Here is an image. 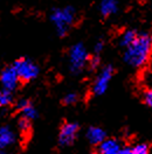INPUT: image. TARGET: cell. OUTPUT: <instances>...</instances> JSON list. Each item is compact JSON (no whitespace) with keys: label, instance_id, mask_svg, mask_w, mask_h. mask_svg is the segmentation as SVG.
<instances>
[{"label":"cell","instance_id":"52a82bcc","mask_svg":"<svg viewBox=\"0 0 152 154\" xmlns=\"http://www.w3.org/2000/svg\"><path fill=\"white\" fill-rule=\"evenodd\" d=\"M19 82L20 78L13 67L5 68L1 71V74H0V83H1V85H2L4 89L10 90V91L13 92L18 88Z\"/></svg>","mask_w":152,"mask_h":154},{"label":"cell","instance_id":"3957f363","mask_svg":"<svg viewBox=\"0 0 152 154\" xmlns=\"http://www.w3.org/2000/svg\"><path fill=\"white\" fill-rule=\"evenodd\" d=\"M89 54L83 43H75L69 49V69L71 74L78 75L88 66Z\"/></svg>","mask_w":152,"mask_h":154},{"label":"cell","instance_id":"9c48e42d","mask_svg":"<svg viewBox=\"0 0 152 154\" xmlns=\"http://www.w3.org/2000/svg\"><path fill=\"white\" fill-rule=\"evenodd\" d=\"M87 139L91 145H100L106 139V133L98 126H91L87 131Z\"/></svg>","mask_w":152,"mask_h":154},{"label":"cell","instance_id":"603a6c76","mask_svg":"<svg viewBox=\"0 0 152 154\" xmlns=\"http://www.w3.org/2000/svg\"><path fill=\"white\" fill-rule=\"evenodd\" d=\"M0 151H4V148H2V147H1V146H0Z\"/></svg>","mask_w":152,"mask_h":154},{"label":"cell","instance_id":"ac0fdd59","mask_svg":"<svg viewBox=\"0 0 152 154\" xmlns=\"http://www.w3.org/2000/svg\"><path fill=\"white\" fill-rule=\"evenodd\" d=\"M100 62H101V58L97 55H93L89 57V61H88V67L90 70H96L97 68L100 67Z\"/></svg>","mask_w":152,"mask_h":154},{"label":"cell","instance_id":"5b68a950","mask_svg":"<svg viewBox=\"0 0 152 154\" xmlns=\"http://www.w3.org/2000/svg\"><path fill=\"white\" fill-rule=\"evenodd\" d=\"M112 76H114V68L111 66H104L95 78V82L93 84V94L95 96L104 95L110 85Z\"/></svg>","mask_w":152,"mask_h":154},{"label":"cell","instance_id":"d6986e66","mask_svg":"<svg viewBox=\"0 0 152 154\" xmlns=\"http://www.w3.org/2000/svg\"><path fill=\"white\" fill-rule=\"evenodd\" d=\"M144 103L152 109V88H150L149 90L145 91V94H144Z\"/></svg>","mask_w":152,"mask_h":154},{"label":"cell","instance_id":"6da1fadb","mask_svg":"<svg viewBox=\"0 0 152 154\" xmlns=\"http://www.w3.org/2000/svg\"><path fill=\"white\" fill-rule=\"evenodd\" d=\"M152 53V36L149 33H138L132 43L125 47L124 61L133 68L144 66Z\"/></svg>","mask_w":152,"mask_h":154},{"label":"cell","instance_id":"8992f818","mask_svg":"<svg viewBox=\"0 0 152 154\" xmlns=\"http://www.w3.org/2000/svg\"><path fill=\"white\" fill-rule=\"evenodd\" d=\"M80 126L77 123L68 122L61 126L60 133H59V144L62 147H68L75 143L76 138L78 135Z\"/></svg>","mask_w":152,"mask_h":154},{"label":"cell","instance_id":"44dd1931","mask_svg":"<svg viewBox=\"0 0 152 154\" xmlns=\"http://www.w3.org/2000/svg\"><path fill=\"white\" fill-rule=\"evenodd\" d=\"M117 154H130V148H121Z\"/></svg>","mask_w":152,"mask_h":154},{"label":"cell","instance_id":"ffe728a7","mask_svg":"<svg viewBox=\"0 0 152 154\" xmlns=\"http://www.w3.org/2000/svg\"><path fill=\"white\" fill-rule=\"evenodd\" d=\"M103 50H104V42L103 41H97L95 46H94V55L100 56Z\"/></svg>","mask_w":152,"mask_h":154},{"label":"cell","instance_id":"9a60e30c","mask_svg":"<svg viewBox=\"0 0 152 154\" xmlns=\"http://www.w3.org/2000/svg\"><path fill=\"white\" fill-rule=\"evenodd\" d=\"M30 126H32V122L27 119V118H24L21 117L18 122V127H19L20 132L22 134H27L29 131H30Z\"/></svg>","mask_w":152,"mask_h":154},{"label":"cell","instance_id":"7c38bea8","mask_svg":"<svg viewBox=\"0 0 152 154\" xmlns=\"http://www.w3.org/2000/svg\"><path fill=\"white\" fill-rule=\"evenodd\" d=\"M15 141V133L10 126H1L0 127V146L5 149Z\"/></svg>","mask_w":152,"mask_h":154},{"label":"cell","instance_id":"cb8c5ba5","mask_svg":"<svg viewBox=\"0 0 152 154\" xmlns=\"http://www.w3.org/2000/svg\"><path fill=\"white\" fill-rule=\"evenodd\" d=\"M95 154H100V153H98V152H97V153H95Z\"/></svg>","mask_w":152,"mask_h":154},{"label":"cell","instance_id":"30bf717a","mask_svg":"<svg viewBox=\"0 0 152 154\" xmlns=\"http://www.w3.org/2000/svg\"><path fill=\"white\" fill-rule=\"evenodd\" d=\"M121 149V144L116 139H105L98 145L100 154H117Z\"/></svg>","mask_w":152,"mask_h":154},{"label":"cell","instance_id":"4fadbf2b","mask_svg":"<svg viewBox=\"0 0 152 154\" xmlns=\"http://www.w3.org/2000/svg\"><path fill=\"white\" fill-rule=\"evenodd\" d=\"M137 36H138V32L137 30H135V29H128V30H125L123 34H122V36L119 38V43H121L122 47L125 48L130 43H132Z\"/></svg>","mask_w":152,"mask_h":154},{"label":"cell","instance_id":"5bb4252c","mask_svg":"<svg viewBox=\"0 0 152 154\" xmlns=\"http://www.w3.org/2000/svg\"><path fill=\"white\" fill-rule=\"evenodd\" d=\"M13 102V94L10 90L1 89L0 90V107H6Z\"/></svg>","mask_w":152,"mask_h":154},{"label":"cell","instance_id":"8fae6325","mask_svg":"<svg viewBox=\"0 0 152 154\" xmlns=\"http://www.w3.org/2000/svg\"><path fill=\"white\" fill-rule=\"evenodd\" d=\"M100 13L103 18H109L117 13L118 11V0H102L100 4Z\"/></svg>","mask_w":152,"mask_h":154},{"label":"cell","instance_id":"2e32d148","mask_svg":"<svg viewBox=\"0 0 152 154\" xmlns=\"http://www.w3.org/2000/svg\"><path fill=\"white\" fill-rule=\"evenodd\" d=\"M150 148L147 144H138L130 148V154H149Z\"/></svg>","mask_w":152,"mask_h":154},{"label":"cell","instance_id":"e0dca14e","mask_svg":"<svg viewBox=\"0 0 152 154\" xmlns=\"http://www.w3.org/2000/svg\"><path fill=\"white\" fill-rule=\"evenodd\" d=\"M77 100H78V95L73 91L66 94L63 97V104H66V105H74L77 103Z\"/></svg>","mask_w":152,"mask_h":154},{"label":"cell","instance_id":"277c9868","mask_svg":"<svg viewBox=\"0 0 152 154\" xmlns=\"http://www.w3.org/2000/svg\"><path fill=\"white\" fill-rule=\"evenodd\" d=\"M12 67L14 68L20 81H22V82H30V81L35 79L40 72L39 67L29 58H18L13 63Z\"/></svg>","mask_w":152,"mask_h":154},{"label":"cell","instance_id":"7402d4cb","mask_svg":"<svg viewBox=\"0 0 152 154\" xmlns=\"http://www.w3.org/2000/svg\"><path fill=\"white\" fill-rule=\"evenodd\" d=\"M0 154H12V153H8V152H5V151H0Z\"/></svg>","mask_w":152,"mask_h":154},{"label":"cell","instance_id":"7a4b0ae2","mask_svg":"<svg viewBox=\"0 0 152 154\" xmlns=\"http://www.w3.org/2000/svg\"><path fill=\"white\" fill-rule=\"evenodd\" d=\"M76 19V11L73 6H65L54 8L50 13V21L56 34L63 38L68 34Z\"/></svg>","mask_w":152,"mask_h":154},{"label":"cell","instance_id":"ba28073f","mask_svg":"<svg viewBox=\"0 0 152 154\" xmlns=\"http://www.w3.org/2000/svg\"><path fill=\"white\" fill-rule=\"evenodd\" d=\"M18 110L21 113V117L24 118H27L30 122L34 120L36 117H38V111H36V107L34 106V104L28 100V99H20L18 102Z\"/></svg>","mask_w":152,"mask_h":154}]
</instances>
